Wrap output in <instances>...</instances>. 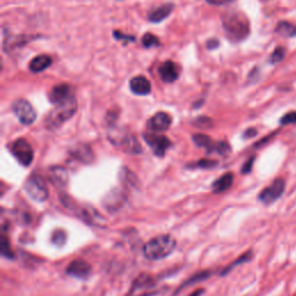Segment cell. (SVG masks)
I'll return each mask as SVG.
<instances>
[{
    "label": "cell",
    "mask_w": 296,
    "mask_h": 296,
    "mask_svg": "<svg viewBox=\"0 0 296 296\" xmlns=\"http://www.w3.org/2000/svg\"><path fill=\"white\" fill-rule=\"evenodd\" d=\"M224 33L228 40L234 43H238L245 40L250 34V25L248 19L242 13L229 12L226 13L221 19Z\"/></svg>",
    "instance_id": "obj_1"
},
{
    "label": "cell",
    "mask_w": 296,
    "mask_h": 296,
    "mask_svg": "<svg viewBox=\"0 0 296 296\" xmlns=\"http://www.w3.org/2000/svg\"><path fill=\"white\" fill-rule=\"evenodd\" d=\"M280 124H281V125L296 124V111L287 112V114L284 115L283 117L280 119Z\"/></svg>",
    "instance_id": "obj_29"
},
{
    "label": "cell",
    "mask_w": 296,
    "mask_h": 296,
    "mask_svg": "<svg viewBox=\"0 0 296 296\" xmlns=\"http://www.w3.org/2000/svg\"><path fill=\"white\" fill-rule=\"evenodd\" d=\"M193 124L198 127H211L213 122L212 119L208 117H198L196 121L193 122Z\"/></svg>",
    "instance_id": "obj_32"
},
{
    "label": "cell",
    "mask_w": 296,
    "mask_h": 296,
    "mask_svg": "<svg viewBox=\"0 0 296 296\" xmlns=\"http://www.w3.org/2000/svg\"><path fill=\"white\" fill-rule=\"evenodd\" d=\"M159 74L163 82H166V84H172V82H175L179 77V67L176 63L167 61L162 63V65L159 67Z\"/></svg>",
    "instance_id": "obj_15"
},
{
    "label": "cell",
    "mask_w": 296,
    "mask_h": 296,
    "mask_svg": "<svg viewBox=\"0 0 296 296\" xmlns=\"http://www.w3.org/2000/svg\"><path fill=\"white\" fill-rule=\"evenodd\" d=\"M12 110L21 124L32 125L35 122L37 115L29 101L25 99L14 101L12 104Z\"/></svg>",
    "instance_id": "obj_6"
},
{
    "label": "cell",
    "mask_w": 296,
    "mask_h": 296,
    "mask_svg": "<svg viewBox=\"0 0 296 296\" xmlns=\"http://www.w3.org/2000/svg\"><path fill=\"white\" fill-rule=\"evenodd\" d=\"M176 239L171 235H160L152 238L144 245V256L149 260L163 259L174 252Z\"/></svg>",
    "instance_id": "obj_2"
},
{
    "label": "cell",
    "mask_w": 296,
    "mask_h": 296,
    "mask_svg": "<svg viewBox=\"0 0 296 296\" xmlns=\"http://www.w3.org/2000/svg\"><path fill=\"white\" fill-rule=\"evenodd\" d=\"M284 187H286V183L282 178H276L275 181H273L268 186H266L265 189L259 193V200L264 204H272L279 199L282 196Z\"/></svg>",
    "instance_id": "obj_8"
},
{
    "label": "cell",
    "mask_w": 296,
    "mask_h": 296,
    "mask_svg": "<svg viewBox=\"0 0 296 296\" xmlns=\"http://www.w3.org/2000/svg\"><path fill=\"white\" fill-rule=\"evenodd\" d=\"M172 118L167 112L160 111L155 114L153 117L148 119L147 122V129L153 131V132H164V131L169 130L171 126Z\"/></svg>",
    "instance_id": "obj_12"
},
{
    "label": "cell",
    "mask_w": 296,
    "mask_h": 296,
    "mask_svg": "<svg viewBox=\"0 0 296 296\" xmlns=\"http://www.w3.org/2000/svg\"><path fill=\"white\" fill-rule=\"evenodd\" d=\"M25 190L33 200L43 203L49 198L47 183L39 175H33L25 183Z\"/></svg>",
    "instance_id": "obj_5"
},
{
    "label": "cell",
    "mask_w": 296,
    "mask_h": 296,
    "mask_svg": "<svg viewBox=\"0 0 296 296\" xmlns=\"http://www.w3.org/2000/svg\"><path fill=\"white\" fill-rule=\"evenodd\" d=\"M123 199H124V197L122 196V193L114 191L106 198V206L109 211H114L115 207H118V206L122 205Z\"/></svg>",
    "instance_id": "obj_24"
},
{
    "label": "cell",
    "mask_w": 296,
    "mask_h": 296,
    "mask_svg": "<svg viewBox=\"0 0 296 296\" xmlns=\"http://www.w3.org/2000/svg\"><path fill=\"white\" fill-rule=\"evenodd\" d=\"M174 7H175L174 4L171 3L163 4V5L156 7V9L152 10L151 12L148 13L147 16L148 21L152 22V24H160V22L164 21L168 17L170 16L172 11H174Z\"/></svg>",
    "instance_id": "obj_17"
},
{
    "label": "cell",
    "mask_w": 296,
    "mask_h": 296,
    "mask_svg": "<svg viewBox=\"0 0 296 296\" xmlns=\"http://www.w3.org/2000/svg\"><path fill=\"white\" fill-rule=\"evenodd\" d=\"M203 291H204L203 289H199V290L194 291V293H193V294H191L190 296H200L201 294H203Z\"/></svg>",
    "instance_id": "obj_37"
},
{
    "label": "cell",
    "mask_w": 296,
    "mask_h": 296,
    "mask_svg": "<svg viewBox=\"0 0 296 296\" xmlns=\"http://www.w3.org/2000/svg\"><path fill=\"white\" fill-rule=\"evenodd\" d=\"M231 152L230 146L228 145L226 141H218V145H216L215 153H218L220 155H228Z\"/></svg>",
    "instance_id": "obj_30"
},
{
    "label": "cell",
    "mask_w": 296,
    "mask_h": 296,
    "mask_svg": "<svg viewBox=\"0 0 296 296\" xmlns=\"http://www.w3.org/2000/svg\"><path fill=\"white\" fill-rule=\"evenodd\" d=\"M50 178L55 185L64 186L67 184L69 181V175L66 169L62 167H54L50 169Z\"/></svg>",
    "instance_id": "obj_22"
},
{
    "label": "cell",
    "mask_w": 296,
    "mask_h": 296,
    "mask_svg": "<svg viewBox=\"0 0 296 296\" xmlns=\"http://www.w3.org/2000/svg\"><path fill=\"white\" fill-rule=\"evenodd\" d=\"M51 241L56 245H59V246L63 245L64 243H65V241H66V234H65V231L61 230V229L54 231V234H52V237H51Z\"/></svg>",
    "instance_id": "obj_28"
},
{
    "label": "cell",
    "mask_w": 296,
    "mask_h": 296,
    "mask_svg": "<svg viewBox=\"0 0 296 296\" xmlns=\"http://www.w3.org/2000/svg\"><path fill=\"white\" fill-rule=\"evenodd\" d=\"M216 164L215 161H211V160H200L199 162L193 164V167L196 168H204V169H208V168L214 167Z\"/></svg>",
    "instance_id": "obj_33"
},
{
    "label": "cell",
    "mask_w": 296,
    "mask_h": 296,
    "mask_svg": "<svg viewBox=\"0 0 296 296\" xmlns=\"http://www.w3.org/2000/svg\"><path fill=\"white\" fill-rule=\"evenodd\" d=\"M141 43L145 48H153V47H160L161 42L159 40V37H156L155 35H153L151 33L145 34L141 39Z\"/></svg>",
    "instance_id": "obj_25"
},
{
    "label": "cell",
    "mask_w": 296,
    "mask_h": 296,
    "mask_svg": "<svg viewBox=\"0 0 296 296\" xmlns=\"http://www.w3.org/2000/svg\"><path fill=\"white\" fill-rule=\"evenodd\" d=\"M284 54H286V50H284L282 47H278L272 52L271 57H269V62L272 64L280 63L284 58Z\"/></svg>",
    "instance_id": "obj_27"
},
{
    "label": "cell",
    "mask_w": 296,
    "mask_h": 296,
    "mask_svg": "<svg viewBox=\"0 0 296 296\" xmlns=\"http://www.w3.org/2000/svg\"><path fill=\"white\" fill-rule=\"evenodd\" d=\"M130 89L131 92L136 94V95L146 96L151 93L152 85L147 78L138 76V77L132 78L130 80Z\"/></svg>",
    "instance_id": "obj_16"
},
{
    "label": "cell",
    "mask_w": 296,
    "mask_h": 296,
    "mask_svg": "<svg viewBox=\"0 0 296 296\" xmlns=\"http://www.w3.org/2000/svg\"><path fill=\"white\" fill-rule=\"evenodd\" d=\"M219 46H220V42H219V40H216V39L209 40V41H207V43H206V47H207L208 50H212V49H216Z\"/></svg>",
    "instance_id": "obj_35"
},
{
    "label": "cell",
    "mask_w": 296,
    "mask_h": 296,
    "mask_svg": "<svg viewBox=\"0 0 296 296\" xmlns=\"http://www.w3.org/2000/svg\"><path fill=\"white\" fill-rule=\"evenodd\" d=\"M39 39L36 35H6L5 32H3V47L6 52H10L14 49L22 48L26 44L32 42V41Z\"/></svg>",
    "instance_id": "obj_11"
},
{
    "label": "cell",
    "mask_w": 296,
    "mask_h": 296,
    "mask_svg": "<svg viewBox=\"0 0 296 296\" xmlns=\"http://www.w3.org/2000/svg\"><path fill=\"white\" fill-rule=\"evenodd\" d=\"M261 2H268V0H261Z\"/></svg>",
    "instance_id": "obj_38"
},
{
    "label": "cell",
    "mask_w": 296,
    "mask_h": 296,
    "mask_svg": "<svg viewBox=\"0 0 296 296\" xmlns=\"http://www.w3.org/2000/svg\"><path fill=\"white\" fill-rule=\"evenodd\" d=\"M155 280L148 274H141L133 281L129 296H148L152 288L154 287Z\"/></svg>",
    "instance_id": "obj_10"
},
{
    "label": "cell",
    "mask_w": 296,
    "mask_h": 296,
    "mask_svg": "<svg viewBox=\"0 0 296 296\" xmlns=\"http://www.w3.org/2000/svg\"><path fill=\"white\" fill-rule=\"evenodd\" d=\"M192 140H193L194 144L198 146V147L205 148L207 153L215 152L216 145H218V142L212 140L211 138H209L208 136H206V134H194V136L192 137Z\"/></svg>",
    "instance_id": "obj_21"
},
{
    "label": "cell",
    "mask_w": 296,
    "mask_h": 296,
    "mask_svg": "<svg viewBox=\"0 0 296 296\" xmlns=\"http://www.w3.org/2000/svg\"><path fill=\"white\" fill-rule=\"evenodd\" d=\"M275 33L282 37H294L296 36V27L288 21H281L276 25Z\"/></svg>",
    "instance_id": "obj_23"
},
{
    "label": "cell",
    "mask_w": 296,
    "mask_h": 296,
    "mask_svg": "<svg viewBox=\"0 0 296 296\" xmlns=\"http://www.w3.org/2000/svg\"><path fill=\"white\" fill-rule=\"evenodd\" d=\"M11 152L13 156L20 162L22 166H31L34 160V151L31 144L25 139H18L11 146Z\"/></svg>",
    "instance_id": "obj_7"
},
{
    "label": "cell",
    "mask_w": 296,
    "mask_h": 296,
    "mask_svg": "<svg viewBox=\"0 0 296 296\" xmlns=\"http://www.w3.org/2000/svg\"><path fill=\"white\" fill-rule=\"evenodd\" d=\"M92 272V267L87 261L82 259H77L71 263L66 268V274H69L73 278L86 279L88 278Z\"/></svg>",
    "instance_id": "obj_14"
},
{
    "label": "cell",
    "mask_w": 296,
    "mask_h": 296,
    "mask_svg": "<svg viewBox=\"0 0 296 296\" xmlns=\"http://www.w3.org/2000/svg\"><path fill=\"white\" fill-rule=\"evenodd\" d=\"M144 139L147 142V145L152 148L156 156H163L166 154L168 148H170L171 141L166 136L156 133H145Z\"/></svg>",
    "instance_id": "obj_9"
},
{
    "label": "cell",
    "mask_w": 296,
    "mask_h": 296,
    "mask_svg": "<svg viewBox=\"0 0 296 296\" xmlns=\"http://www.w3.org/2000/svg\"><path fill=\"white\" fill-rule=\"evenodd\" d=\"M72 96H74L72 94V89H71V86L67 84H61L55 86V87L51 89V92L49 93V100H50V102L52 104H55V106L61 104L63 102H66V101L70 100Z\"/></svg>",
    "instance_id": "obj_13"
},
{
    "label": "cell",
    "mask_w": 296,
    "mask_h": 296,
    "mask_svg": "<svg viewBox=\"0 0 296 296\" xmlns=\"http://www.w3.org/2000/svg\"><path fill=\"white\" fill-rule=\"evenodd\" d=\"M77 109L78 102L76 96H72L66 102L57 104L46 117V126L51 131L58 130L76 115Z\"/></svg>",
    "instance_id": "obj_3"
},
{
    "label": "cell",
    "mask_w": 296,
    "mask_h": 296,
    "mask_svg": "<svg viewBox=\"0 0 296 296\" xmlns=\"http://www.w3.org/2000/svg\"><path fill=\"white\" fill-rule=\"evenodd\" d=\"M108 139L110 140L112 145L117 146L129 154H140L142 148L137 140V138L125 130L122 129H111L108 132Z\"/></svg>",
    "instance_id": "obj_4"
},
{
    "label": "cell",
    "mask_w": 296,
    "mask_h": 296,
    "mask_svg": "<svg viewBox=\"0 0 296 296\" xmlns=\"http://www.w3.org/2000/svg\"><path fill=\"white\" fill-rule=\"evenodd\" d=\"M114 37L117 41H125V42H134L136 41V36L133 35H126V34L118 32V31H114Z\"/></svg>",
    "instance_id": "obj_31"
},
{
    "label": "cell",
    "mask_w": 296,
    "mask_h": 296,
    "mask_svg": "<svg viewBox=\"0 0 296 296\" xmlns=\"http://www.w3.org/2000/svg\"><path fill=\"white\" fill-rule=\"evenodd\" d=\"M52 64V58L48 55H40L36 56L32 59V62L29 63V70L33 73H41L43 71L50 67Z\"/></svg>",
    "instance_id": "obj_19"
},
{
    "label": "cell",
    "mask_w": 296,
    "mask_h": 296,
    "mask_svg": "<svg viewBox=\"0 0 296 296\" xmlns=\"http://www.w3.org/2000/svg\"><path fill=\"white\" fill-rule=\"evenodd\" d=\"M233 181H234V176L233 174H230V172H227V174L222 175L212 184L213 192L220 193L228 190L231 185H233Z\"/></svg>",
    "instance_id": "obj_20"
},
{
    "label": "cell",
    "mask_w": 296,
    "mask_h": 296,
    "mask_svg": "<svg viewBox=\"0 0 296 296\" xmlns=\"http://www.w3.org/2000/svg\"><path fill=\"white\" fill-rule=\"evenodd\" d=\"M253 160H254V157H251L250 160L246 161V163L242 168V172H244V174H246V172H250L251 168H252V164H253Z\"/></svg>",
    "instance_id": "obj_36"
},
{
    "label": "cell",
    "mask_w": 296,
    "mask_h": 296,
    "mask_svg": "<svg viewBox=\"0 0 296 296\" xmlns=\"http://www.w3.org/2000/svg\"><path fill=\"white\" fill-rule=\"evenodd\" d=\"M71 155L82 163H92L94 154L91 147L87 145H78L71 149Z\"/></svg>",
    "instance_id": "obj_18"
},
{
    "label": "cell",
    "mask_w": 296,
    "mask_h": 296,
    "mask_svg": "<svg viewBox=\"0 0 296 296\" xmlns=\"http://www.w3.org/2000/svg\"><path fill=\"white\" fill-rule=\"evenodd\" d=\"M2 254L4 257L9 258V259L10 258L11 259H13L14 258V252L12 251V249H11L10 242L5 235L3 236V239H2Z\"/></svg>",
    "instance_id": "obj_26"
},
{
    "label": "cell",
    "mask_w": 296,
    "mask_h": 296,
    "mask_svg": "<svg viewBox=\"0 0 296 296\" xmlns=\"http://www.w3.org/2000/svg\"><path fill=\"white\" fill-rule=\"evenodd\" d=\"M234 0H206V3L209 4V5L213 6H222V5H227Z\"/></svg>",
    "instance_id": "obj_34"
}]
</instances>
